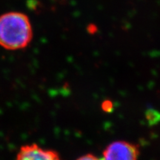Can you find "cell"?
<instances>
[{
  "instance_id": "277c9868",
  "label": "cell",
  "mask_w": 160,
  "mask_h": 160,
  "mask_svg": "<svg viewBox=\"0 0 160 160\" xmlns=\"http://www.w3.org/2000/svg\"><path fill=\"white\" fill-rule=\"evenodd\" d=\"M77 160H102V159H99L94 155L88 153V154L82 156V157L78 158Z\"/></svg>"
},
{
  "instance_id": "7a4b0ae2",
  "label": "cell",
  "mask_w": 160,
  "mask_h": 160,
  "mask_svg": "<svg viewBox=\"0 0 160 160\" xmlns=\"http://www.w3.org/2000/svg\"><path fill=\"white\" fill-rule=\"evenodd\" d=\"M139 148L126 141H116L106 147L102 160H138Z\"/></svg>"
},
{
  "instance_id": "6da1fadb",
  "label": "cell",
  "mask_w": 160,
  "mask_h": 160,
  "mask_svg": "<svg viewBox=\"0 0 160 160\" xmlns=\"http://www.w3.org/2000/svg\"><path fill=\"white\" fill-rule=\"evenodd\" d=\"M33 38V30L28 16L9 12L0 16V46L16 51L27 47Z\"/></svg>"
},
{
  "instance_id": "3957f363",
  "label": "cell",
  "mask_w": 160,
  "mask_h": 160,
  "mask_svg": "<svg viewBox=\"0 0 160 160\" xmlns=\"http://www.w3.org/2000/svg\"><path fill=\"white\" fill-rule=\"evenodd\" d=\"M16 160H61L57 152L45 149L37 144L24 145L17 153Z\"/></svg>"
}]
</instances>
